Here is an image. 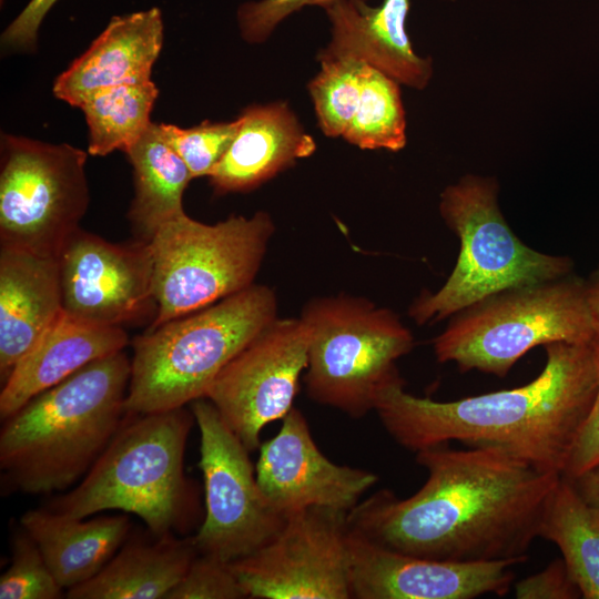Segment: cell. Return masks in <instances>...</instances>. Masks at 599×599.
<instances>
[{"mask_svg": "<svg viewBox=\"0 0 599 599\" xmlns=\"http://www.w3.org/2000/svg\"><path fill=\"white\" fill-rule=\"evenodd\" d=\"M425 484L400 499L382 489L347 512L352 532L403 554L455 562L521 564L561 475L491 447L416 453Z\"/></svg>", "mask_w": 599, "mask_h": 599, "instance_id": "cell-1", "label": "cell"}, {"mask_svg": "<svg viewBox=\"0 0 599 599\" xmlns=\"http://www.w3.org/2000/svg\"><path fill=\"white\" fill-rule=\"evenodd\" d=\"M544 348L542 370L524 386L438 402L409 394L400 379L380 393L375 412L389 436L414 453L456 440L562 475L596 396V354L593 341Z\"/></svg>", "mask_w": 599, "mask_h": 599, "instance_id": "cell-2", "label": "cell"}, {"mask_svg": "<svg viewBox=\"0 0 599 599\" xmlns=\"http://www.w3.org/2000/svg\"><path fill=\"white\" fill-rule=\"evenodd\" d=\"M131 359L99 358L3 419L0 468L24 494L64 491L85 476L126 414Z\"/></svg>", "mask_w": 599, "mask_h": 599, "instance_id": "cell-3", "label": "cell"}, {"mask_svg": "<svg viewBox=\"0 0 599 599\" xmlns=\"http://www.w3.org/2000/svg\"><path fill=\"white\" fill-rule=\"evenodd\" d=\"M184 406L156 413H126L104 451L79 484L53 498L49 510L83 519L105 510L140 517L161 537L189 530L197 493L184 471L190 430Z\"/></svg>", "mask_w": 599, "mask_h": 599, "instance_id": "cell-4", "label": "cell"}, {"mask_svg": "<svg viewBox=\"0 0 599 599\" xmlns=\"http://www.w3.org/2000/svg\"><path fill=\"white\" fill-rule=\"evenodd\" d=\"M276 311L274 291L253 284L134 337L125 412H164L205 397L219 373L276 318Z\"/></svg>", "mask_w": 599, "mask_h": 599, "instance_id": "cell-5", "label": "cell"}, {"mask_svg": "<svg viewBox=\"0 0 599 599\" xmlns=\"http://www.w3.org/2000/svg\"><path fill=\"white\" fill-rule=\"evenodd\" d=\"M493 176L466 174L440 194L439 213L459 240L456 264L435 292L409 305L417 325L438 323L504 290L558 278L573 271L565 255L538 252L510 229L498 205Z\"/></svg>", "mask_w": 599, "mask_h": 599, "instance_id": "cell-6", "label": "cell"}, {"mask_svg": "<svg viewBox=\"0 0 599 599\" xmlns=\"http://www.w3.org/2000/svg\"><path fill=\"white\" fill-rule=\"evenodd\" d=\"M595 339L585 280L573 273L493 294L449 317L433 339L439 363L505 377L537 346Z\"/></svg>", "mask_w": 599, "mask_h": 599, "instance_id": "cell-7", "label": "cell"}, {"mask_svg": "<svg viewBox=\"0 0 599 599\" xmlns=\"http://www.w3.org/2000/svg\"><path fill=\"white\" fill-rule=\"evenodd\" d=\"M300 318L308 332L304 380L314 402L362 418L403 379L396 364L415 339L392 309L339 294L308 301Z\"/></svg>", "mask_w": 599, "mask_h": 599, "instance_id": "cell-8", "label": "cell"}, {"mask_svg": "<svg viewBox=\"0 0 599 599\" xmlns=\"http://www.w3.org/2000/svg\"><path fill=\"white\" fill-rule=\"evenodd\" d=\"M273 232L263 211L215 224L183 213L162 225L149 242L156 306L150 328L253 285Z\"/></svg>", "mask_w": 599, "mask_h": 599, "instance_id": "cell-9", "label": "cell"}, {"mask_svg": "<svg viewBox=\"0 0 599 599\" xmlns=\"http://www.w3.org/2000/svg\"><path fill=\"white\" fill-rule=\"evenodd\" d=\"M0 246L59 257L89 205L87 152L1 134Z\"/></svg>", "mask_w": 599, "mask_h": 599, "instance_id": "cell-10", "label": "cell"}, {"mask_svg": "<svg viewBox=\"0 0 599 599\" xmlns=\"http://www.w3.org/2000/svg\"><path fill=\"white\" fill-rule=\"evenodd\" d=\"M191 410L200 430L205 502L194 542L199 554L232 562L266 544L286 517L265 498L250 451L215 406L202 397L191 403Z\"/></svg>", "mask_w": 599, "mask_h": 599, "instance_id": "cell-11", "label": "cell"}, {"mask_svg": "<svg viewBox=\"0 0 599 599\" xmlns=\"http://www.w3.org/2000/svg\"><path fill=\"white\" fill-rule=\"evenodd\" d=\"M348 534L346 511L302 509L231 566L247 598L349 599Z\"/></svg>", "mask_w": 599, "mask_h": 599, "instance_id": "cell-12", "label": "cell"}, {"mask_svg": "<svg viewBox=\"0 0 599 599\" xmlns=\"http://www.w3.org/2000/svg\"><path fill=\"white\" fill-rule=\"evenodd\" d=\"M308 332L298 318H275L219 373L205 397L251 453L261 432L293 408L307 367Z\"/></svg>", "mask_w": 599, "mask_h": 599, "instance_id": "cell-13", "label": "cell"}, {"mask_svg": "<svg viewBox=\"0 0 599 599\" xmlns=\"http://www.w3.org/2000/svg\"><path fill=\"white\" fill-rule=\"evenodd\" d=\"M63 309L94 324L123 326L154 311L149 242L112 243L79 229L59 255Z\"/></svg>", "mask_w": 599, "mask_h": 599, "instance_id": "cell-14", "label": "cell"}, {"mask_svg": "<svg viewBox=\"0 0 599 599\" xmlns=\"http://www.w3.org/2000/svg\"><path fill=\"white\" fill-rule=\"evenodd\" d=\"M348 582L357 599H473L506 596L515 561L455 562L392 550L349 530Z\"/></svg>", "mask_w": 599, "mask_h": 599, "instance_id": "cell-15", "label": "cell"}, {"mask_svg": "<svg viewBox=\"0 0 599 599\" xmlns=\"http://www.w3.org/2000/svg\"><path fill=\"white\" fill-rule=\"evenodd\" d=\"M255 474L265 498L284 517L311 507L348 512L378 480L367 469L329 460L315 444L305 416L294 407L278 433L261 444Z\"/></svg>", "mask_w": 599, "mask_h": 599, "instance_id": "cell-16", "label": "cell"}, {"mask_svg": "<svg viewBox=\"0 0 599 599\" xmlns=\"http://www.w3.org/2000/svg\"><path fill=\"white\" fill-rule=\"evenodd\" d=\"M365 1L333 0L322 6L332 39L317 58L359 60L399 84L424 89L433 75V61L413 50L406 30L410 0H384L379 7Z\"/></svg>", "mask_w": 599, "mask_h": 599, "instance_id": "cell-17", "label": "cell"}, {"mask_svg": "<svg viewBox=\"0 0 599 599\" xmlns=\"http://www.w3.org/2000/svg\"><path fill=\"white\" fill-rule=\"evenodd\" d=\"M63 312L59 257L0 246L2 383Z\"/></svg>", "mask_w": 599, "mask_h": 599, "instance_id": "cell-18", "label": "cell"}, {"mask_svg": "<svg viewBox=\"0 0 599 599\" xmlns=\"http://www.w3.org/2000/svg\"><path fill=\"white\" fill-rule=\"evenodd\" d=\"M159 8L113 17L88 50L59 74L53 94L78 106L92 92L151 80L164 40Z\"/></svg>", "mask_w": 599, "mask_h": 599, "instance_id": "cell-19", "label": "cell"}, {"mask_svg": "<svg viewBox=\"0 0 599 599\" xmlns=\"http://www.w3.org/2000/svg\"><path fill=\"white\" fill-rule=\"evenodd\" d=\"M129 344L122 326L75 318L65 312L17 363L0 393V418H8L30 399L88 364L121 352Z\"/></svg>", "mask_w": 599, "mask_h": 599, "instance_id": "cell-20", "label": "cell"}, {"mask_svg": "<svg viewBox=\"0 0 599 599\" xmlns=\"http://www.w3.org/2000/svg\"><path fill=\"white\" fill-rule=\"evenodd\" d=\"M240 119L235 139L207 176L217 194L250 191L316 149L284 102L251 105Z\"/></svg>", "mask_w": 599, "mask_h": 599, "instance_id": "cell-21", "label": "cell"}, {"mask_svg": "<svg viewBox=\"0 0 599 599\" xmlns=\"http://www.w3.org/2000/svg\"><path fill=\"white\" fill-rule=\"evenodd\" d=\"M199 554L193 536H130L90 580L67 590L69 599H166Z\"/></svg>", "mask_w": 599, "mask_h": 599, "instance_id": "cell-22", "label": "cell"}, {"mask_svg": "<svg viewBox=\"0 0 599 599\" xmlns=\"http://www.w3.org/2000/svg\"><path fill=\"white\" fill-rule=\"evenodd\" d=\"M35 541L59 585L69 590L95 575L130 535L128 515L71 518L48 508L31 509L20 519Z\"/></svg>", "mask_w": 599, "mask_h": 599, "instance_id": "cell-23", "label": "cell"}, {"mask_svg": "<svg viewBox=\"0 0 599 599\" xmlns=\"http://www.w3.org/2000/svg\"><path fill=\"white\" fill-rule=\"evenodd\" d=\"M124 153L134 180L128 219L135 240L150 242L162 225L185 213L183 194L193 177L154 122Z\"/></svg>", "mask_w": 599, "mask_h": 599, "instance_id": "cell-24", "label": "cell"}, {"mask_svg": "<svg viewBox=\"0 0 599 599\" xmlns=\"http://www.w3.org/2000/svg\"><path fill=\"white\" fill-rule=\"evenodd\" d=\"M538 537L557 545L585 599H599V511L565 477L551 491Z\"/></svg>", "mask_w": 599, "mask_h": 599, "instance_id": "cell-25", "label": "cell"}, {"mask_svg": "<svg viewBox=\"0 0 599 599\" xmlns=\"http://www.w3.org/2000/svg\"><path fill=\"white\" fill-rule=\"evenodd\" d=\"M159 90L152 80L99 89L79 108L89 128L88 152L105 156L125 152L149 129Z\"/></svg>", "mask_w": 599, "mask_h": 599, "instance_id": "cell-26", "label": "cell"}, {"mask_svg": "<svg viewBox=\"0 0 599 599\" xmlns=\"http://www.w3.org/2000/svg\"><path fill=\"white\" fill-rule=\"evenodd\" d=\"M343 138L361 149L402 150L406 119L399 83L364 63L358 108Z\"/></svg>", "mask_w": 599, "mask_h": 599, "instance_id": "cell-27", "label": "cell"}, {"mask_svg": "<svg viewBox=\"0 0 599 599\" xmlns=\"http://www.w3.org/2000/svg\"><path fill=\"white\" fill-rule=\"evenodd\" d=\"M318 60L321 71L308 83L318 125L329 138L343 136L358 108L364 62L351 58Z\"/></svg>", "mask_w": 599, "mask_h": 599, "instance_id": "cell-28", "label": "cell"}, {"mask_svg": "<svg viewBox=\"0 0 599 599\" xmlns=\"http://www.w3.org/2000/svg\"><path fill=\"white\" fill-rule=\"evenodd\" d=\"M63 593L35 541L23 528L16 531L10 566L0 578V599H60Z\"/></svg>", "mask_w": 599, "mask_h": 599, "instance_id": "cell-29", "label": "cell"}, {"mask_svg": "<svg viewBox=\"0 0 599 599\" xmlns=\"http://www.w3.org/2000/svg\"><path fill=\"white\" fill-rule=\"evenodd\" d=\"M240 126V116L231 122L204 121L186 129L159 123L162 136L184 161L193 179L209 176L229 150Z\"/></svg>", "mask_w": 599, "mask_h": 599, "instance_id": "cell-30", "label": "cell"}, {"mask_svg": "<svg viewBox=\"0 0 599 599\" xmlns=\"http://www.w3.org/2000/svg\"><path fill=\"white\" fill-rule=\"evenodd\" d=\"M247 598L231 562L197 554L186 573L166 599H242Z\"/></svg>", "mask_w": 599, "mask_h": 599, "instance_id": "cell-31", "label": "cell"}, {"mask_svg": "<svg viewBox=\"0 0 599 599\" xmlns=\"http://www.w3.org/2000/svg\"><path fill=\"white\" fill-rule=\"evenodd\" d=\"M333 0H260L246 2L237 10L242 38L248 43L265 41L275 27L305 6H319Z\"/></svg>", "mask_w": 599, "mask_h": 599, "instance_id": "cell-32", "label": "cell"}, {"mask_svg": "<svg viewBox=\"0 0 599 599\" xmlns=\"http://www.w3.org/2000/svg\"><path fill=\"white\" fill-rule=\"evenodd\" d=\"M517 599H578L581 592L562 558H556L541 571L514 585Z\"/></svg>", "mask_w": 599, "mask_h": 599, "instance_id": "cell-33", "label": "cell"}, {"mask_svg": "<svg viewBox=\"0 0 599 599\" xmlns=\"http://www.w3.org/2000/svg\"><path fill=\"white\" fill-rule=\"evenodd\" d=\"M597 363V392L588 417L569 455L562 477L572 480L599 467V339H593Z\"/></svg>", "mask_w": 599, "mask_h": 599, "instance_id": "cell-34", "label": "cell"}, {"mask_svg": "<svg viewBox=\"0 0 599 599\" xmlns=\"http://www.w3.org/2000/svg\"><path fill=\"white\" fill-rule=\"evenodd\" d=\"M58 0H30L19 16L1 34L3 51H33L37 47L38 31L45 14Z\"/></svg>", "mask_w": 599, "mask_h": 599, "instance_id": "cell-35", "label": "cell"}, {"mask_svg": "<svg viewBox=\"0 0 599 599\" xmlns=\"http://www.w3.org/2000/svg\"><path fill=\"white\" fill-rule=\"evenodd\" d=\"M585 293L595 338L599 339V265L585 278Z\"/></svg>", "mask_w": 599, "mask_h": 599, "instance_id": "cell-36", "label": "cell"}, {"mask_svg": "<svg viewBox=\"0 0 599 599\" xmlns=\"http://www.w3.org/2000/svg\"><path fill=\"white\" fill-rule=\"evenodd\" d=\"M580 495L599 511V467L571 480Z\"/></svg>", "mask_w": 599, "mask_h": 599, "instance_id": "cell-37", "label": "cell"}, {"mask_svg": "<svg viewBox=\"0 0 599 599\" xmlns=\"http://www.w3.org/2000/svg\"><path fill=\"white\" fill-rule=\"evenodd\" d=\"M598 468V467H597Z\"/></svg>", "mask_w": 599, "mask_h": 599, "instance_id": "cell-38", "label": "cell"}]
</instances>
